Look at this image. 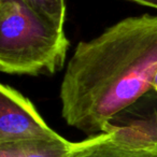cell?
<instances>
[{
    "label": "cell",
    "mask_w": 157,
    "mask_h": 157,
    "mask_svg": "<svg viewBox=\"0 0 157 157\" xmlns=\"http://www.w3.org/2000/svg\"><path fill=\"white\" fill-rule=\"evenodd\" d=\"M157 72V15L128 16L76 45L60 84L67 125L95 136L152 90Z\"/></svg>",
    "instance_id": "6da1fadb"
},
{
    "label": "cell",
    "mask_w": 157,
    "mask_h": 157,
    "mask_svg": "<svg viewBox=\"0 0 157 157\" xmlns=\"http://www.w3.org/2000/svg\"><path fill=\"white\" fill-rule=\"evenodd\" d=\"M70 41L63 28L23 0H0V71L14 75H53L65 66Z\"/></svg>",
    "instance_id": "7a4b0ae2"
},
{
    "label": "cell",
    "mask_w": 157,
    "mask_h": 157,
    "mask_svg": "<svg viewBox=\"0 0 157 157\" xmlns=\"http://www.w3.org/2000/svg\"><path fill=\"white\" fill-rule=\"evenodd\" d=\"M60 137L46 124L30 99L12 86L0 85V143Z\"/></svg>",
    "instance_id": "3957f363"
},
{
    "label": "cell",
    "mask_w": 157,
    "mask_h": 157,
    "mask_svg": "<svg viewBox=\"0 0 157 157\" xmlns=\"http://www.w3.org/2000/svg\"><path fill=\"white\" fill-rule=\"evenodd\" d=\"M67 157H157V138L129 126L73 142Z\"/></svg>",
    "instance_id": "277c9868"
},
{
    "label": "cell",
    "mask_w": 157,
    "mask_h": 157,
    "mask_svg": "<svg viewBox=\"0 0 157 157\" xmlns=\"http://www.w3.org/2000/svg\"><path fill=\"white\" fill-rule=\"evenodd\" d=\"M72 145L73 142L63 137L0 143V157H67Z\"/></svg>",
    "instance_id": "5b68a950"
},
{
    "label": "cell",
    "mask_w": 157,
    "mask_h": 157,
    "mask_svg": "<svg viewBox=\"0 0 157 157\" xmlns=\"http://www.w3.org/2000/svg\"><path fill=\"white\" fill-rule=\"evenodd\" d=\"M33 11L50 21L55 26L63 28L67 6L66 0H23Z\"/></svg>",
    "instance_id": "8992f818"
},
{
    "label": "cell",
    "mask_w": 157,
    "mask_h": 157,
    "mask_svg": "<svg viewBox=\"0 0 157 157\" xmlns=\"http://www.w3.org/2000/svg\"><path fill=\"white\" fill-rule=\"evenodd\" d=\"M152 105L146 108V111L143 113L137 114V120L140 126L142 127L146 135L151 137L157 138V95L155 94V98L151 101Z\"/></svg>",
    "instance_id": "52a82bcc"
},
{
    "label": "cell",
    "mask_w": 157,
    "mask_h": 157,
    "mask_svg": "<svg viewBox=\"0 0 157 157\" xmlns=\"http://www.w3.org/2000/svg\"><path fill=\"white\" fill-rule=\"evenodd\" d=\"M129 1H133L136 3H139V5L145 6L147 8L157 10V0H129Z\"/></svg>",
    "instance_id": "ba28073f"
},
{
    "label": "cell",
    "mask_w": 157,
    "mask_h": 157,
    "mask_svg": "<svg viewBox=\"0 0 157 157\" xmlns=\"http://www.w3.org/2000/svg\"><path fill=\"white\" fill-rule=\"evenodd\" d=\"M152 90L157 95V72L154 76V80H153V84H152Z\"/></svg>",
    "instance_id": "9c48e42d"
}]
</instances>
